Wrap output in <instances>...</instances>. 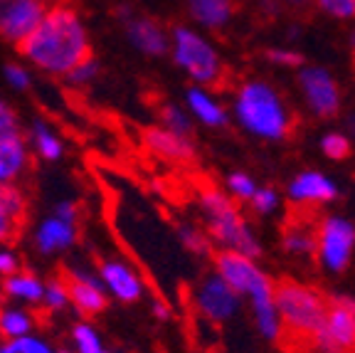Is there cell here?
Wrapping results in <instances>:
<instances>
[{"label": "cell", "instance_id": "6da1fadb", "mask_svg": "<svg viewBox=\"0 0 355 353\" xmlns=\"http://www.w3.org/2000/svg\"><path fill=\"white\" fill-rule=\"evenodd\" d=\"M20 52L40 72L64 79L79 62L92 57L87 25L77 8L55 3L37 30L20 44Z\"/></svg>", "mask_w": 355, "mask_h": 353}, {"label": "cell", "instance_id": "7a4b0ae2", "mask_svg": "<svg viewBox=\"0 0 355 353\" xmlns=\"http://www.w3.org/2000/svg\"><path fill=\"white\" fill-rule=\"evenodd\" d=\"M328 302L331 297L321 289L304 284L296 279L277 281V309L282 319L284 341L288 346L306 351L311 338L316 336L328 314Z\"/></svg>", "mask_w": 355, "mask_h": 353}, {"label": "cell", "instance_id": "3957f363", "mask_svg": "<svg viewBox=\"0 0 355 353\" xmlns=\"http://www.w3.org/2000/svg\"><path fill=\"white\" fill-rule=\"evenodd\" d=\"M198 205L212 245L227 252H239L244 257L259 260L261 243L257 240L247 217L242 215V210L234 205L232 195L220 188H202L198 193Z\"/></svg>", "mask_w": 355, "mask_h": 353}, {"label": "cell", "instance_id": "277c9868", "mask_svg": "<svg viewBox=\"0 0 355 353\" xmlns=\"http://www.w3.org/2000/svg\"><path fill=\"white\" fill-rule=\"evenodd\" d=\"M234 116L250 133L282 141L291 131V114L277 89L266 82H244L234 97Z\"/></svg>", "mask_w": 355, "mask_h": 353}, {"label": "cell", "instance_id": "5b68a950", "mask_svg": "<svg viewBox=\"0 0 355 353\" xmlns=\"http://www.w3.org/2000/svg\"><path fill=\"white\" fill-rule=\"evenodd\" d=\"M171 55L175 65L198 87H212L222 77V60L212 42L193 28H175L171 33Z\"/></svg>", "mask_w": 355, "mask_h": 353}, {"label": "cell", "instance_id": "8992f818", "mask_svg": "<svg viewBox=\"0 0 355 353\" xmlns=\"http://www.w3.org/2000/svg\"><path fill=\"white\" fill-rule=\"evenodd\" d=\"M309 353H355V299L336 294L318 334L306 346Z\"/></svg>", "mask_w": 355, "mask_h": 353}, {"label": "cell", "instance_id": "52a82bcc", "mask_svg": "<svg viewBox=\"0 0 355 353\" xmlns=\"http://www.w3.org/2000/svg\"><path fill=\"white\" fill-rule=\"evenodd\" d=\"M355 252V225L340 215H328L318 222L316 260L328 272L338 274L350 265Z\"/></svg>", "mask_w": 355, "mask_h": 353}, {"label": "cell", "instance_id": "ba28073f", "mask_svg": "<svg viewBox=\"0 0 355 353\" xmlns=\"http://www.w3.org/2000/svg\"><path fill=\"white\" fill-rule=\"evenodd\" d=\"M55 6L52 0H0V38L22 44Z\"/></svg>", "mask_w": 355, "mask_h": 353}, {"label": "cell", "instance_id": "9c48e42d", "mask_svg": "<svg viewBox=\"0 0 355 353\" xmlns=\"http://www.w3.org/2000/svg\"><path fill=\"white\" fill-rule=\"evenodd\" d=\"M193 299H195V309H198L200 316H205L212 324H225V321H230L237 314L239 299L242 297H239L217 272H212V274H207L205 279L195 287Z\"/></svg>", "mask_w": 355, "mask_h": 353}, {"label": "cell", "instance_id": "30bf717a", "mask_svg": "<svg viewBox=\"0 0 355 353\" xmlns=\"http://www.w3.org/2000/svg\"><path fill=\"white\" fill-rule=\"evenodd\" d=\"M299 84L309 109L321 119H331L340 111V89L333 74L323 67H304Z\"/></svg>", "mask_w": 355, "mask_h": 353}, {"label": "cell", "instance_id": "8fae6325", "mask_svg": "<svg viewBox=\"0 0 355 353\" xmlns=\"http://www.w3.org/2000/svg\"><path fill=\"white\" fill-rule=\"evenodd\" d=\"M119 20L123 22L128 42L136 47L139 52L148 57H163L166 52H171V35L158 25L155 20L146 15H139L131 6H119L116 8Z\"/></svg>", "mask_w": 355, "mask_h": 353}, {"label": "cell", "instance_id": "7c38bea8", "mask_svg": "<svg viewBox=\"0 0 355 353\" xmlns=\"http://www.w3.org/2000/svg\"><path fill=\"white\" fill-rule=\"evenodd\" d=\"M215 272L244 299L250 297L261 281L269 277L257 265V260L244 257L239 252H227V249H220L215 254Z\"/></svg>", "mask_w": 355, "mask_h": 353}, {"label": "cell", "instance_id": "4fadbf2b", "mask_svg": "<svg viewBox=\"0 0 355 353\" xmlns=\"http://www.w3.org/2000/svg\"><path fill=\"white\" fill-rule=\"evenodd\" d=\"M67 287H69L72 304L82 314H99L106 306L109 292L104 289L99 272H92L82 265L69 267V272H67Z\"/></svg>", "mask_w": 355, "mask_h": 353}, {"label": "cell", "instance_id": "5bb4252c", "mask_svg": "<svg viewBox=\"0 0 355 353\" xmlns=\"http://www.w3.org/2000/svg\"><path fill=\"white\" fill-rule=\"evenodd\" d=\"M338 186L331 181L328 176H323L321 171H301L299 176H294V181L286 186L288 200L299 208H311V205L331 203L338 198Z\"/></svg>", "mask_w": 355, "mask_h": 353}, {"label": "cell", "instance_id": "9a60e30c", "mask_svg": "<svg viewBox=\"0 0 355 353\" xmlns=\"http://www.w3.org/2000/svg\"><path fill=\"white\" fill-rule=\"evenodd\" d=\"M99 277L104 281V289L116 297L119 302H139L144 297V279L133 267L121 260H104L99 265Z\"/></svg>", "mask_w": 355, "mask_h": 353}, {"label": "cell", "instance_id": "2e32d148", "mask_svg": "<svg viewBox=\"0 0 355 353\" xmlns=\"http://www.w3.org/2000/svg\"><path fill=\"white\" fill-rule=\"evenodd\" d=\"M30 163H33V149L22 133L0 138V186L20 183L30 171Z\"/></svg>", "mask_w": 355, "mask_h": 353}, {"label": "cell", "instance_id": "e0dca14e", "mask_svg": "<svg viewBox=\"0 0 355 353\" xmlns=\"http://www.w3.org/2000/svg\"><path fill=\"white\" fill-rule=\"evenodd\" d=\"M28 215V193L15 186H0V245H8L20 235L22 220Z\"/></svg>", "mask_w": 355, "mask_h": 353}, {"label": "cell", "instance_id": "ac0fdd59", "mask_svg": "<svg viewBox=\"0 0 355 353\" xmlns=\"http://www.w3.org/2000/svg\"><path fill=\"white\" fill-rule=\"evenodd\" d=\"M144 144L148 146V151H153L155 156L168 161H175V163H188L195 158V146L188 136H180V133H173L163 126H150L144 133Z\"/></svg>", "mask_w": 355, "mask_h": 353}, {"label": "cell", "instance_id": "d6986e66", "mask_svg": "<svg viewBox=\"0 0 355 353\" xmlns=\"http://www.w3.org/2000/svg\"><path fill=\"white\" fill-rule=\"evenodd\" d=\"M316 238L318 222L301 215H291L284 225L282 247L291 257H316Z\"/></svg>", "mask_w": 355, "mask_h": 353}, {"label": "cell", "instance_id": "ffe728a7", "mask_svg": "<svg viewBox=\"0 0 355 353\" xmlns=\"http://www.w3.org/2000/svg\"><path fill=\"white\" fill-rule=\"evenodd\" d=\"M77 243V225L67 222L57 215L44 217L35 230V247L42 254H55L64 252Z\"/></svg>", "mask_w": 355, "mask_h": 353}, {"label": "cell", "instance_id": "44dd1931", "mask_svg": "<svg viewBox=\"0 0 355 353\" xmlns=\"http://www.w3.org/2000/svg\"><path fill=\"white\" fill-rule=\"evenodd\" d=\"M185 109L193 114L195 122L205 124V126H210V129H222V126H227V122H230L227 109H225L205 87H198V84L185 92Z\"/></svg>", "mask_w": 355, "mask_h": 353}, {"label": "cell", "instance_id": "7402d4cb", "mask_svg": "<svg viewBox=\"0 0 355 353\" xmlns=\"http://www.w3.org/2000/svg\"><path fill=\"white\" fill-rule=\"evenodd\" d=\"M188 10L195 25L205 30L227 28L234 15L232 0H188Z\"/></svg>", "mask_w": 355, "mask_h": 353}, {"label": "cell", "instance_id": "603a6c76", "mask_svg": "<svg viewBox=\"0 0 355 353\" xmlns=\"http://www.w3.org/2000/svg\"><path fill=\"white\" fill-rule=\"evenodd\" d=\"M28 144L37 158L50 161V163H55V161H60L62 156H64V141H62V136L50 124L42 122V119H35V122L30 124Z\"/></svg>", "mask_w": 355, "mask_h": 353}, {"label": "cell", "instance_id": "cb8c5ba5", "mask_svg": "<svg viewBox=\"0 0 355 353\" xmlns=\"http://www.w3.org/2000/svg\"><path fill=\"white\" fill-rule=\"evenodd\" d=\"M3 289H6V294L12 299V302L42 304L47 284H44V281L40 279L37 274H33V272H15V274H10L6 279Z\"/></svg>", "mask_w": 355, "mask_h": 353}, {"label": "cell", "instance_id": "d4e9b609", "mask_svg": "<svg viewBox=\"0 0 355 353\" xmlns=\"http://www.w3.org/2000/svg\"><path fill=\"white\" fill-rule=\"evenodd\" d=\"M35 319L22 306H3L0 309V336L3 338H25L33 336Z\"/></svg>", "mask_w": 355, "mask_h": 353}, {"label": "cell", "instance_id": "484cf974", "mask_svg": "<svg viewBox=\"0 0 355 353\" xmlns=\"http://www.w3.org/2000/svg\"><path fill=\"white\" fill-rule=\"evenodd\" d=\"M178 240L188 252L198 254V257H207L212 254V240L207 235V230H200L198 225H190V222H180L178 225Z\"/></svg>", "mask_w": 355, "mask_h": 353}, {"label": "cell", "instance_id": "4316f807", "mask_svg": "<svg viewBox=\"0 0 355 353\" xmlns=\"http://www.w3.org/2000/svg\"><path fill=\"white\" fill-rule=\"evenodd\" d=\"M158 116H161L163 129L190 138V133H193V114H190L188 109H183V106H178V104H163Z\"/></svg>", "mask_w": 355, "mask_h": 353}, {"label": "cell", "instance_id": "83f0119b", "mask_svg": "<svg viewBox=\"0 0 355 353\" xmlns=\"http://www.w3.org/2000/svg\"><path fill=\"white\" fill-rule=\"evenodd\" d=\"M72 341H74V353H104V343L101 336L92 324H77L72 329Z\"/></svg>", "mask_w": 355, "mask_h": 353}, {"label": "cell", "instance_id": "f1b7e54d", "mask_svg": "<svg viewBox=\"0 0 355 353\" xmlns=\"http://www.w3.org/2000/svg\"><path fill=\"white\" fill-rule=\"evenodd\" d=\"M72 304L69 297V287H67V279H52L47 281V289H44V299L42 306L50 311H62Z\"/></svg>", "mask_w": 355, "mask_h": 353}, {"label": "cell", "instance_id": "f546056e", "mask_svg": "<svg viewBox=\"0 0 355 353\" xmlns=\"http://www.w3.org/2000/svg\"><path fill=\"white\" fill-rule=\"evenodd\" d=\"M257 183L252 176H247V173L242 171H234L227 176V193L232 195V200H242V203H250L252 198H254L257 193Z\"/></svg>", "mask_w": 355, "mask_h": 353}, {"label": "cell", "instance_id": "4dcf8cb0", "mask_svg": "<svg viewBox=\"0 0 355 353\" xmlns=\"http://www.w3.org/2000/svg\"><path fill=\"white\" fill-rule=\"evenodd\" d=\"M99 72H101V67H99V62H96V57H87V60L79 62L64 79H67V84H72V87H87V84H92L99 77Z\"/></svg>", "mask_w": 355, "mask_h": 353}, {"label": "cell", "instance_id": "1f68e13d", "mask_svg": "<svg viewBox=\"0 0 355 353\" xmlns=\"http://www.w3.org/2000/svg\"><path fill=\"white\" fill-rule=\"evenodd\" d=\"M321 151L333 161H343L350 154V138L340 131H331L321 138Z\"/></svg>", "mask_w": 355, "mask_h": 353}, {"label": "cell", "instance_id": "d6a6232c", "mask_svg": "<svg viewBox=\"0 0 355 353\" xmlns=\"http://www.w3.org/2000/svg\"><path fill=\"white\" fill-rule=\"evenodd\" d=\"M3 77H6V82L10 84L15 92H28V89L33 87V74H30L28 67L20 65V62H10V65H6Z\"/></svg>", "mask_w": 355, "mask_h": 353}, {"label": "cell", "instance_id": "836d02e7", "mask_svg": "<svg viewBox=\"0 0 355 353\" xmlns=\"http://www.w3.org/2000/svg\"><path fill=\"white\" fill-rule=\"evenodd\" d=\"M20 133V116L17 111L0 97V138L17 136Z\"/></svg>", "mask_w": 355, "mask_h": 353}, {"label": "cell", "instance_id": "e575fe53", "mask_svg": "<svg viewBox=\"0 0 355 353\" xmlns=\"http://www.w3.org/2000/svg\"><path fill=\"white\" fill-rule=\"evenodd\" d=\"M252 210H257L259 215H269V213H274L279 205V193L274 190V188H257L254 198L250 200Z\"/></svg>", "mask_w": 355, "mask_h": 353}, {"label": "cell", "instance_id": "d590c367", "mask_svg": "<svg viewBox=\"0 0 355 353\" xmlns=\"http://www.w3.org/2000/svg\"><path fill=\"white\" fill-rule=\"evenodd\" d=\"M326 15L336 17V20H348L355 17V0H316Z\"/></svg>", "mask_w": 355, "mask_h": 353}, {"label": "cell", "instance_id": "8d00e7d4", "mask_svg": "<svg viewBox=\"0 0 355 353\" xmlns=\"http://www.w3.org/2000/svg\"><path fill=\"white\" fill-rule=\"evenodd\" d=\"M266 57H269V62H274V65H279V67H301L304 65V55L296 50H288V47H274V50L266 52Z\"/></svg>", "mask_w": 355, "mask_h": 353}, {"label": "cell", "instance_id": "74e56055", "mask_svg": "<svg viewBox=\"0 0 355 353\" xmlns=\"http://www.w3.org/2000/svg\"><path fill=\"white\" fill-rule=\"evenodd\" d=\"M15 272H20V257H17L8 245H0V277L8 279V277L15 274Z\"/></svg>", "mask_w": 355, "mask_h": 353}, {"label": "cell", "instance_id": "f35d334b", "mask_svg": "<svg viewBox=\"0 0 355 353\" xmlns=\"http://www.w3.org/2000/svg\"><path fill=\"white\" fill-rule=\"evenodd\" d=\"M52 215H57V217H62V220L74 222V225H77V220H79V205L74 203V200H60V203L55 205V210H52Z\"/></svg>", "mask_w": 355, "mask_h": 353}, {"label": "cell", "instance_id": "ab89813d", "mask_svg": "<svg viewBox=\"0 0 355 353\" xmlns=\"http://www.w3.org/2000/svg\"><path fill=\"white\" fill-rule=\"evenodd\" d=\"M20 353H60L44 341V338L37 336H25L22 338V351Z\"/></svg>", "mask_w": 355, "mask_h": 353}, {"label": "cell", "instance_id": "60d3db41", "mask_svg": "<svg viewBox=\"0 0 355 353\" xmlns=\"http://www.w3.org/2000/svg\"><path fill=\"white\" fill-rule=\"evenodd\" d=\"M22 351V338H6L0 343V353H20Z\"/></svg>", "mask_w": 355, "mask_h": 353}, {"label": "cell", "instance_id": "b9f144b4", "mask_svg": "<svg viewBox=\"0 0 355 353\" xmlns=\"http://www.w3.org/2000/svg\"><path fill=\"white\" fill-rule=\"evenodd\" d=\"M153 314L158 316V319H168V316H171V309H168L161 299H155V302H153Z\"/></svg>", "mask_w": 355, "mask_h": 353}, {"label": "cell", "instance_id": "7bdbcfd3", "mask_svg": "<svg viewBox=\"0 0 355 353\" xmlns=\"http://www.w3.org/2000/svg\"><path fill=\"white\" fill-rule=\"evenodd\" d=\"M282 3H286V6H291V8H304V6H309L311 0H282Z\"/></svg>", "mask_w": 355, "mask_h": 353}, {"label": "cell", "instance_id": "ee69618b", "mask_svg": "<svg viewBox=\"0 0 355 353\" xmlns=\"http://www.w3.org/2000/svg\"><path fill=\"white\" fill-rule=\"evenodd\" d=\"M348 133L353 136V141H355V114L348 116Z\"/></svg>", "mask_w": 355, "mask_h": 353}, {"label": "cell", "instance_id": "f6af8a7d", "mask_svg": "<svg viewBox=\"0 0 355 353\" xmlns=\"http://www.w3.org/2000/svg\"><path fill=\"white\" fill-rule=\"evenodd\" d=\"M350 50H353V55H355V30L350 33Z\"/></svg>", "mask_w": 355, "mask_h": 353}, {"label": "cell", "instance_id": "bcb514c9", "mask_svg": "<svg viewBox=\"0 0 355 353\" xmlns=\"http://www.w3.org/2000/svg\"><path fill=\"white\" fill-rule=\"evenodd\" d=\"M60 353H72V351H60Z\"/></svg>", "mask_w": 355, "mask_h": 353}, {"label": "cell", "instance_id": "7dc6e473", "mask_svg": "<svg viewBox=\"0 0 355 353\" xmlns=\"http://www.w3.org/2000/svg\"><path fill=\"white\" fill-rule=\"evenodd\" d=\"M104 353H109V351H104Z\"/></svg>", "mask_w": 355, "mask_h": 353}]
</instances>
